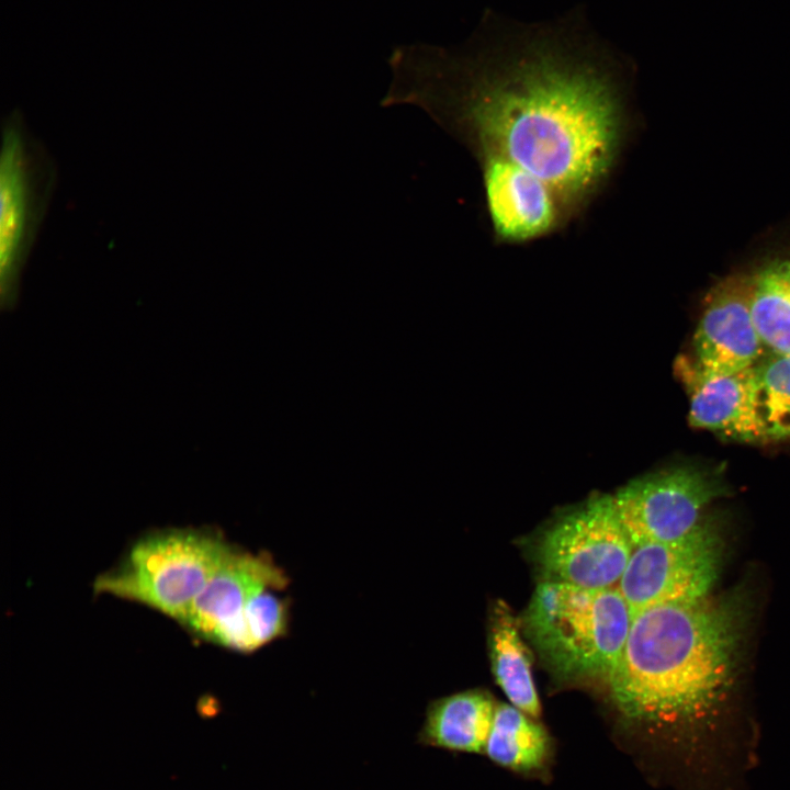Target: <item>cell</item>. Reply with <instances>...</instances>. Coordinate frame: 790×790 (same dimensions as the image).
<instances>
[{"label": "cell", "mask_w": 790, "mask_h": 790, "mask_svg": "<svg viewBox=\"0 0 790 790\" xmlns=\"http://www.w3.org/2000/svg\"><path fill=\"white\" fill-rule=\"evenodd\" d=\"M451 50L414 44L413 68L461 91L488 149L566 196L610 168L620 135L617 58L578 10L556 21L509 24L489 14Z\"/></svg>", "instance_id": "obj_1"}, {"label": "cell", "mask_w": 790, "mask_h": 790, "mask_svg": "<svg viewBox=\"0 0 790 790\" xmlns=\"http://www.w3.org/2000/svg\"><path fill=\"white\" fill-rule=\"evenodd\" d=\"M745 622L737 595L639 610L608 678L627 718L667 731L687 790H737L743 770L709 733L735 679Z\"/></svg>", "instance_id": "obj_2"}, {"label": "cell", "mask_w": 790, "mask_h": 790, "mask_svg": "<svg viewBox=\"0 0 790 790\" xmlns=\"http://www.w3.org/2000/svg\"><path fill=\"white\" fill-rule=\"evenodd\" d=\"M632 619L633 611L617 587L586 589L541 580L520 623L526 637L556 676L608 679Z\"/></svg>", "instance_id": "obj_3"}, {"label": "cell", "mask_w": 790, "mask_h": 790, "mask_svg": "<svg viewBox=\"0 0 790 790\" xmlns=\"http://www.w3.org/2000/svg\"><path fill=\"white\" fill-rule=\"evenodd\" d=\"M233 549L210 527L156 530L134 542L121 562L97 577L93 588L179 622Z\"/></svg>", "instance_id": "obj_4"}, {"label": "cell", "mask_w": 790, "mask_h": 790, "mask_svg": "<svg viewBox=\"0 0 790 790\" xmlns=\"http://www.w3.org/2000/svg\"><path fill=\"white\" fill-rule=\"evenodd\" d=\"M57 185L54 159L22 112L2 122L0 154V302L13 308L21 278Z\"/></svg>", "instance_id": "obj_5"}, {"label": "cell", "mask_w": 790, "mask_h": 790, "mask_svg": "<svg viewBox=\"0 0 790 790\" xmlns=\"http://www.w3.org/2000/svg\"><path fill=\"white\" fill-rule=\"evenodd\" d=\"M633 549L613 496L595 495L543 531L535 561L542 580L606 589L618 585Z\"/></svg>", "instance_id": "obj_6"}, {"label": "cell", "mask_w": 790, "mask_h": 790, "mask_svg": "<svg viewBox=\"0 0 790 790\" xmlns=\"http://www.w3.org/2000/svg\"><path fill=\"white\" fill-rule=\"evenodd\" d=\"M723 563V543L711 523L700 522L682 538L634 546L616 586L633 613L654 606L696 602L709 597Z\"/></svg>", "instance_id": "obj_7"}, {"label": "cell", "mask_w": 790, "mask_h": 790, "mask_svg": "<svg viewBox=\"0 0 790 790\" xmlns=\"http://www.w3.org/2000/svg\"><path fill=\"white\" fill-rule=\"evenodd\" d=\"M727 492L719 474L696 465L663 469L620 488L613 499L633 546L676 541Z\"/></svg>", "instance_id": "obj_8"}, {"label": "cell", "mask_w": 790, "mask_h": 790, "mask_svg": "<svg viewBox=\"0 0 790 790\" xmlns=\"http://www.w3.org/2000/svg\"><path fill=\"white\" fill-rule=\"evenodd\" d=\"M692 338L695 363L711 374L755 366L766 347L752 313V275L734 273L716 282L703 300Z\"/></svg>", "instance_id": "obj_9"}, {"label": "cell", "mask_w": 790, "mask_h": 790, "mask_svg": "<svg viewBox=\"0 0 790 790\" xmlns=\"http://www.w3.org/2000/svg\"><path fill=\"white\" fill-rule=\"evenodd\" d=\"M674 369L689 398L691 427L741 442L767 441L756 365L732 374H711L682 354Z\"/></svg>", "instance_id": "obj_10"}, {"label": "cell", "mask_w": 790, "mask_h": 790, "mask_svg": "<svg viewBox=\"0 0 790 790\" xmlns=\"http://www.w3.org/2000/svg\"><path fill=\"white\" fill-rule=\"evenodd\" d=\"M287 577L267 553L235 546L178 622L193 636L211 642L215 632L235 619L257 595L281 589Z\"/></svg>", "instance_id": "obj_11"}, {"label": "cell", "mask_w": 790, "mask_h": 790, "mask_svg": "<svg viewBox=\"0 0 790 790\" xmlns=\"http://www.w3.org/2000/svg\"><path fill=\"white\" fill-rule=\"evenodd\" d=\"M484 184L493 226L501 238L527 240L552 226L553 191L533 173L501 156L488 154Z\"/></svg>", "instance_id": "obj_12"}, {"label": "cell", "mask_w": 790, "mask_h": 790, "mask_svg": "<svg viewBox=\"0 0 790 790\" xmlns=\"http://www.w3.org/2000/svg\"><path fill=\"white\" fill-rule=\"evenodd\" d=\"M497 702L484 690H466L433 701L418 734L424 746L484 754Z\"/></svg>", "instance_id": "obj_13"}, {"label": "cell", "mask_w": 790, "mask_h": 790, "mask_svg": "<svg viewBox=\"0 0 790 790\" xmlns=\"http://www.w3.org/2000/svg\"><path fill=\"white\" fill-rule=\"evenodd\" d=\"M521 623L509 607L498 601L489 623V654L493 676L509 702L533 719L541 703L532 674V654L521 635Z\"/></svg>", "instance_id": "obj_14"}, {"label": "cell", "mask_w": 790, "mask_h": 790, "mask_svg": "<svg viewBox=\"0 0 790 790\" xmlns=\"http://www.w3.org/2000/svg\"><path fill=\"white\" fill-rule=\"evenodd\" d=\"M484 754L512 772L539 777L552 763L553 742L537 719L511 703H497Z\"/></svg>", "instance_id": "obj_15"}, {"label": "cell", "mask_w": 790, "mask_h": 790, "mask_svg": "<svg viewBox=\"0 0 790 790\" xmlns=\"http://www.w3.org/2000/svg\"><path fill=\"white\" fill-rule=\"evenodd\" d=\"M751 275L757 331L767 350L790 354V258L771 260Z\"/></svg>", "instance_id": "obj_16"}, {"label": "cell", "mask_w": 790, "mask_h": 790, "mask_svg": "<svg viewBox=\"0 0 790 790\" xmlns=\"http://www.w3.org/2000/svg\"><path fill=\"white\" fill-rule=\"evenodd\" d=\"M287 623V602L268 589L253 597L235 619L218 629L210 643L236 652H253L285 634Z\"/></svg>", "instance_id": "obj_17"}, {"label": "cell", "mask_w": 790, "mask_h": 790, "mask_svg": "<svg viewBox=\"0 0 790 790\" xmlns=\"http://www.w3.org/2000/svg\"><path fill=\"white\" fill-rule=\"evenodd\" d=\"M756 372L767 441L790 440V354L771 352Z\"/></svg>", "instance_id": "obj_18"}]
</instances>
